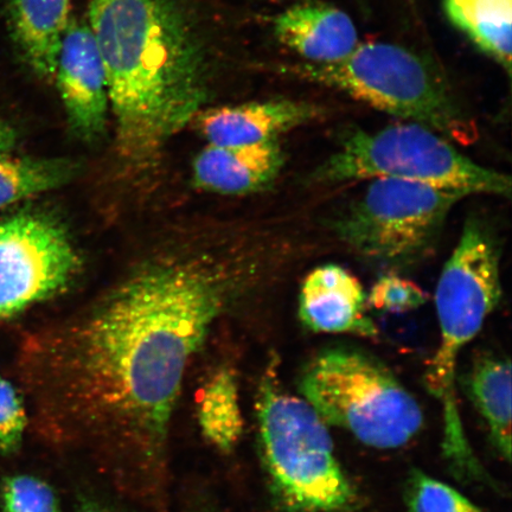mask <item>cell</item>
I'll return each instance as SVG.
<instances>
[{"mask_svg":"<svg viewBox=\"0 0 512 512\" xmlns=\"http://www.w3.org/2000/svg\"><path fill=\"white\" fill-rule=\"evenodd\" d=\"M82 260L66 227L46 210L0 220V322L67 290Z\"/></svg>","mask_w":512,"mask_h":512,"instance_id":"9c48e42d","label":"cell"},{"mask_svg":"<svg viewBox=\"0 0 512 512\" xmlns=\"http://www.w3.org/2000/svg\"><path fill=\"white\" fill-rule=\"evenodd\" d=\"M466 390L485 421L492 444L503 459H511V363L483 355L466 376Z\"/></svg>","mask_w":512,"mask_h":512,"instance_id":"2e32d148","label":"cell"},{"mask_svg":"<svg viewBox=\"0 0 512 512\" xmlns=\"http://www.w3.org/2000/svg\"><path fill=\"white\" fill-rule=\"evenodd\" d=\"M424 125L398 124L345 133L337 149L307 177L319 187L388 178L462 192L510 197L508 175L485 168Z\"/></svg>","mask_w":512,"mask_h":512,"instance_id":"5b68a950","label":"cell"},{"mask_svg":"<svg viewBox=\"0 0 512 512\" xmlns=\"http://www.w3.org/2000/svg\"><path fill=\"white\" fill-rule=\"evenodd\" d=\"M2 492L5 512H61L53 488L36 477H10Z\"/></svg>","mask_w":512,"mask_h":512,"instance_id":"44dd1931","label":"cell"},{"mask_svg":"<svg viewBox=\"0 0 512 512\" xmlns=\"http://www.w3.org/2000/svg\"><path fill=\"white\" fill-rule=\"evenodd\" d=\"M76 512H125L115 507L114 504L104 501L99 497L81 495L76 504Z\"/></svg>","mask_w":512,"mask_h":512,"instance_id":"cb8c5ba5","label":"cell"},{"mask_svg":"<svg viewBox=\"0 0 512 512\" xmlns=\"http://www.w3.org/2000/svg\"><path fill=\"white\" fill-rule=\"evenodd\" d=\"M12 36L30 68L55 81L57 60L70 22V0H11Z\"/></svg>","mask_w":512,"mask_h":512,"instance_id":"9a60e30c","label":"cell"},{"mask_svg":"<svg viewBox=\"0 0 512 512\" xmlns=\"http://www.w3.org/2000/svg\"><path fill=\"white\" fill-rule=\"evenodd\" d=\"M76 172L67 159L0 157V209L62 187Z\"/></svg>","mask_w":512,"mask_h":512,"instance_id":"d6986e66","label":"cell"},{"mask_svg":"<svg viewBox=\"0 0 512 512\" xmlns=\"http://www.w3.org/2000/svg\"><path fill=\"white\" fill-rule=\"evenodd\" d=\"M208 512H217V511H208Z\"/></svg>","mask_w":512,"mask_h":512,"instance_id":"484cf974","label":"cell"},{"mask_svg":"<svg viewBox=\"0 0 512 512\" xmlns=\"http://www.w3.org/2000/svg\"><path fill=\"white\" fill-rule=\"evenodd\" d=\"M297 78L337 89L376 110L424 125L451 142L471 143L475 124L425 60L392 43L358 44L344 60L297 63Z\"/></svg>","mask_w":512,"mask_h":512,"instance_id":"8992f818","label":"cell"},{"mask_svg":"<svg viewBox=\"0 0 512 512\" xmlns=\"http://www.w3.org/2000/svg\"><path fill=\"white\" fill-rule=\"evenodd\" d=\"M104 62L118 155L149 168L209 95L206 53L176 0H89Z\"/></svg>","mask_w":512,"mask_h":512,"instance_id":"7a4b0ae2","label":"cell"},{"mask_svg":"<svg viewBox=\"0 0 512 512\" xmlns=\"http://www.w3.org/2000/svg\"><path fill=\"white\" fill-rule=\"evenodd\" d=\"M368 307L360 280L334 264L315 268L299 292L300 322L316 334L376 337L379 329L370 318Z\"/></svg>","mask_w":512,"mask_h":512,"instance_id":"8fae6325","label":"cell"},{"mask_svg":"<svg viewBox=\"0 0 512 512\" xmlns=\"http://www.w3.org/2000/svg\"><path fill=\"white\" fill-rule=\"evenodd\" d=\"M54 82L76 136L88 143L100 139L111 105L104 62L88 22H70Z\"/></svg>","mask_w":512,"mask_h":512,"instance_id":"30bf717a","label":"cell"},{"mask_svg":"<svg viewBox=\"0 0 512 512\" xmlns=\"http://www.w3.org/2000/svg\"><path fill=\"white\" fill-rule=\"evenodd\" d=\"M198 421L203 437L211 446L230 452L243 431L238 380L232 370L221 369L201 390Z\"/></svg>","mask_w":512,"mask_h":512,"instance_id":"ac0fdd59","label":"cell"},{"mask_svg":"<svg viewBox=\"0 0 512 512\" xmlns=\"http://www.w3.org/2000/svg\"><path fill=\"white\" fill-rule=\"evenodd\" d=\"M323 108L296 100H270L201 111L195 121L209 145L247 146L279 140L281 134L322 117Z\"/></svg>","mask_w":512,"mask_h":512,"instance_id":"7c38bea8","label":"cell"},{"mask_svg":"<svg viewBox=\"0 0 512 512\" xmlns=\"http://www.w3.org/2000/svg\"><path fill=\"white\" fill-rule=\"evenodd\" d=\"M29 418L16 388L0 375V453L10 456L22 446Z\"/></svg>","mask_w":512,"mask_h":512,"instance_id":"7402d4cb","label":"cell"},{"mask_svg":"<svg viewBox=\"0 0 512 512\" xmlns=\"http://www.w3.org/2000/svg\"><path fill=\"white\" fill-rule=\"evenodd\" d=\"M284 164L279 140L247 146L208 145L195 159L192 178L198 189L249 195L270 187Z\"/></svg>","mask_w":512,"mask_h":512,"instance_id":"4fadbf2b","label":"cell"},{"mask_svg":"<svg viewBox=\"0 0 512 512\" xmlns=\"http://www.w3.org/2000/svg\"><path fill=\"white\" fill-rule=\"evenodd\" d=\"M466 197L431 185L371 179L332 220L331 229L362 259L406 271L430 258L448 215Z\"/></svg>","mask_w":512,"mask_h":512,"instance_id":"ba28073f","label":"cell"},{"mask_svg":"<svg viewBox=\"0 0 512 512\" xmlns=\"http://www.w3.org/2000/svg\"><path fill=\"white\" fill-rule=\"evenodd\" d=\"M274 34L305 62L315 64L342 61L360 44L355 24L344 11L313 0L281 12L274 19Z\"/></svg>","mask_w":512,"mask_h":512,"instance_id":"5bb4252c","label":"cell"},{"mask_svg":"<svg viewBox=\"0 0 512 512\" xmlns=\"http://www.w3.org/2000/svg\"><path fill=\"white\" fill-rule=\"evenodd\" d=\"M444 4L454 27L510 72L512 0H444Z\"/></svg>","mask_w":512,"mask_h":512,"instance_id":"e0dca14e","label":"cell"},{"mask_svg":"<svg viewBox=\"0 0 512 512\" xmlns=\"http://www.w3.org/2000/svg\"><path fill=\"white\" fill-rule=\"evenodd\" d=\"M262 462L275 497L291 512H343L356 491L336 456L322 418L283 388L272 358L256 396Z\"/></svg>","mask_w":512,"mask_h":512,"instance_id":"277c9868","label":"cell"},{"mask_svg":"<svg viewBox=\"0 0 512 512\" xmlns=\"http://www.w3.org/2000/svg\"><path fill=\"white\" fill-rule=\"evenodd\" d=\"M17 144V133L8 121L0 118V157L11 155Z\"/></svg>","mask_w":512,"mask_h":512,"instance_id":"d4e9b609","label":"cell"},{"mask_svg":"<svg viewBox=\"0 0 512 512\" xmlns=\"http://www.w3.org/2000/svg\"><path fill=\"white\" fill-rule=\"evenodd\" d=\"M234 238L219 227L179 230L24 351L37 433L147 509L164 507L190 364L261 274L259 256Z\"/></svg>","mask_w":512,"mask_h":512,"instance_id":"6da1fadb","label":"cell"},{"mask_svg":"<svg viewBox=\"0 0 512 512\" xmlns=\"http://www.w3.org/2000/svg\"><path fill=\"white\" fill-rule=\"evenodd\" d=\"M303 399L326 425L377 450H395L424 425L419 402L379 360L360 350L331 348L307 364L299 380Z\"/></svg>","mask_w":512,"mask_h":512,"instance_id":"52a82bcc","label":"cell"},{"mask_svg":"<svg viewBox=\"0 0 512 512\" xmlns=\"http://www.w3.org/2000/svg\"><path fill=\"white\" fill-rule=\"evenodd\" d=\"M405 503L408 512H488L462 492L419 470L408 478Z\"/></svg>","mask_w":512,"mask_h":512,"instance_id":"ffe728a7","label":"cell"},{"mask_svg":"<svg viewBox=\"0 0 512 512\" xmlns=\"http://www.w3.org/2000/svg\"><path fill=\"white\" fill-rule=\"evenodd\" d=\"M501 252L494 235L478 219H469L441 271L435 290L440 342L425 383L444 416L445 456L460 472L482 475L460 419L456 377L459 356L475 339L502 298Z\"/></svg>","mask_w":512,"mask_h":512,"instance_id":"3957f363","label":"cell"},{"mask_svg":"<svg viewBox=\"0 0 512 512\" xmlns=\"http://www.w3.org/2000/svg\"><path fill=\"white\" fill-rule=\"evenodd\" d=\"M427 297L421 288L399 275H384L371 288L368 305L382 312L403 313L418 309Z\"/></svg>","mask_w":512,"mask_h":512,"instance_id":"603a6c76","label":"cell"}]
</instances>
